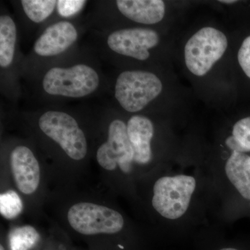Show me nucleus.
<instances>
[{
  "mask_svg": "<svg viewBox=\"0 0 250 250\" xmlns=\"http://www.w3.org/2000/svg\"><path fill=\"white\" fill-rule=\"evenodd\" d=\"M196 185V180L192 176L161 177L153 188V207L164 218H180L188 209Z\"/></svg>",
  "mask_w": 250,
  "mask_h": 250,
  "instance_id": "nucleus-1",
  "label": "nucleus"
},
{
  "mask_svg": "<svg viewBox=\"0 0 250 250\" xmlns=\"http://www.w3.org/2000/svg\"><path fill=\"white\" fill-rule=\"evenodd\" d=\"M162 82L152 72L127 70L120 74L115 85V98L125 111L136 113L157 98Z\"/></svg>",
  "mask_w": 250,
  "mask_h": 250,
  "instance_id": "nucleus-2",
  "label": "nucleus"
},
{
  "mask_svg": "<svg viewBox=\"0 0 250 250\" xmlns=\"http://www.w3.org/2000/svg\"><path fill=\"white\" fill-rule=\"evenodd\" d=\"M100 84L97 72L88 65L78 64L70 67H53L42 80V88L51 95L79 98L89 95Z\"/></svg>",
  "mask_w": 250,
  "mask_h": 250,
  "instance_id": "nucleus-3",
  "label": "nucleus"
},
{
  "mask_svg": "<svg viewBox=\"0 0 250 250\" xmlns=\"http://www.w3.org/2000/svg\"><path fill=\"white\" fill-rule=\"evenodd\" d=\"M228 46V39L221 31L210 27L200 29L188 41L184 49L189 71L204 76L223 57Z\"/></svg>",
  "mask_w": 250,
  "mask_h": 250,
  "instance_id": "nucleus-4",
  "label": "nucleus"
},
{
  "mask_svg": "<svg viewBox=\"0 0 250 250\" xmlns=\"http://www.w3.org/2000/svg\"><path fill=\"white\" fill-rule=\"evenodd\" d=\"M41 131L58 143L69 157L80 161L86 156L88 151L84 133L76 120L62 111L45 112L39 118Z\"/></svg>",
  "mask_w": 250,
  "mask_h": 250,
  "instance_id": "nucleus-5",
  "label": "nucleus"
},
{
  "mask_svg": "<svg viewBox=\"0 0 250 250\" xmlns=\"http://www.w3.org/2000/svg\"><path fill=\"white\" fill-rule=\"evenodd\" d=\"M67 220L71 228L81 234H115L124 228L121 213L104 206L81 202L70 207Z\"/></svg>",
  "mask_w": 250,
  "mask_h": 250,
  "instance_id": "nucleus-6",
  "label": "nucleus"
},
{
  "mask_svg": "<svg viewBox=\"0 0 250 250\" xmlns=\"http://www.w3.org/2000/svg\"><path fill=\"white\" fill-rule=\"evenodd\" d=\"M134 157L126 125L121 120L112 121L108 127L107 141L97 152L98 164L106 170H114L118 166L123 172H129Z\"/></svg>",
  "mask_w": 250,
  "mask_h": 250,
  "instance_id": "nucleus-7",
  "label": "nucleus"
},
{
  "mask_svg": "<svg viewBox=\"0 0 250 250\" xmlns=\"http://www.w3.org/2000/svg\"><path fill=\"white\" fill-rule=\"evenodd\" d=\"M159 42L158 33L147 28L121 29L108 36L109 48L116 53L139 61L149 59V50Z\"/></svg>",
  "mask_w": 250,
  "mask_h": 250,
  "instance_id": "nucleus-8",
  "label": "nucleus"
},
{
  "mask_svg": "<svg viewBox=\"0 0 250 250\" xmlns=\"http://www.w3.org/2000/svg\"><path fill=\"white\" fill-rule=\"evenodd\" d=\"M11 167L15 183L20 191L31 195L37 190L41 181V169L29 148L18 146L11 154Z\"/></svg>",
  "mask_w": 250,
  "mask_h": 250,
  "instance_id": "nucleus-9",
  "label": "nucleus"
},
{
  "mask_svg": "<svg viewBox=\"0 0 250 250\" xmlns=\"http://www.w3.org/2000/svg\"><path fill=\"white\" fill-rule=\"evenodd\" d=\"M77 29L67 21H61L46 29L34 44V52L41 57H53L62 53L75 43Z\"/></svg>",
  "mask_w": 250,
  "mask_h": 250,
  "instance_id": "nucleus-10",
  "label": "nucleus"
},
{
  "mask_svg": "<svg viewBox=\"0 0 250 250\" xmlns=\"http://www.w3.org/2000/svg\"><path fill=\"white\" fill-rule=\"evenodd\" d=\"M127 134L134 150V161L147 164L152 161L151 141L154 134L152 122L142 116H134L128 121Z\"/></svg>",
  "mask_w": 250,
  "mask_h": 250,
  "instance_id": "nucleus-11",
  "label": "nucleus"
},
{
  "mask_svg": "<svg viewBox=\"0 0 250 250\" xmlns=\"http://www.w3.org/2000/svg\"><path fill=\"white\" fill-rule=\"evenodd\" d=\"M116 5L123 16L140 24H157L165 16L162 0H118Z\"/></svg>",
  "mask_w": 250,
  "mask_h": 250,
  "instance_id": "nucleus-12",
  "label": "nucleus"
},
{
  "mask_svg": "<svg viewBox=\"0 0 250 250\" xmlns=\"http://www.w3.org/2000/svg\"><path fill=\"white\" fill-rule=\"evenodd\" d=\"M227 177L241 196L250 200V156L232 152L225 164Z\"/></svg>",
  "mask_w": 250,
  "mask_h": 250,
  "instance_id": "nucleus-13",
  "label": "nucleus"
},
{
  "mask_svg": "<svg viewBox=\"0 0 250 250\" xmlns=\"http://www.w3.org/2000/svg\"><path fill=\"white\" fill-rule=\"evenodd\" d=\"M17 29L14 20L8 15L0 16V65L9 67L14 60Z\"/></svg>",
  "mask_w": 250,
  "mask_h": 250,
  "instance_id": "nucleus-14",
  "label": "nucleus"
},
{
  "mask_svg": "<svg viewBox=\"0 0 250 250\" xmlns=\"http://www.w3.org/2000/svg\"><path fill=\"white\" fill-rule=\"evenodd\" d=\"M226 145L232 152H250V116L237 122L233 127L232 136L226 140Z\"/></svg>",
  "mask_w": 250,
  "mask_h": 250,
  "instance_id": "nucleus-15",
  "label": "nucleus"
},
{
  "mask_svg": "<svg viewBox=\"0 0 250 250\" xmlns=\"http://www.w3.org/2000/svg\"><path fill=\"white\" fill-rule=\"evenodd\" d=\"M39 239L40 235L33 227L15 228L9 235L10 250H31L37 244Z\"/></svg>",
  "mask_w": 250,
  "mask_h": 250,
  "instance_id": "nucleus-16",
  "label": "nucleus"
},
{
  "mask_svg": "<svg viewBox=\"0 0 250 250\" xmlns=\"http://www.w3.org/2000/svg\"><path fill=\"white\" fill-rule=\"evenodd\" d=\"M23 10L28 18L34 22L45 21L53 12L57 1L54 0H22Z\"/></svg>",
  "mask_w": 250,
  "mask_h": 250,
  "instance_id": "nucleus-17",
  "label": "nucleus"
},
{
  "mask_svg": "<svg viewBox=\"0 0 250 250\" xmlns=\"http://www.w3.org/2000/svg\"><path fill=\"white\" fill-rule=\"evenodd\" d=\"M23 208L22 200L14 190L0 195V213L5 218L12 220L21 214Z\"/></svg>",
  "mask_w": 250,
  "mask_h": 250,
  "instance_id": "nucleus-18",
  "label": "nucleus"
},
{
  "mask_svg": "<svg viewBox=\"0 0 250 250\" xmlns=\"http://www.w3.org/2000/svg\"><path fill=\"white\" fill-rule=\"evenodd\" d=\"M86 1L82 0H59L57 1V9L62 17L68 18L80 12Z\"/></svg>",
  "mask_w": 250,
  "mask_h": 250,
  "instance_id": "nucleus-19",
  "label": "nucleus"
},
{
  "mask_svg": "<svg viewBox=\"0 0 250 250\" xmlns=\"http://www.w3.org/2000/svg\"><path fill=\"white\" fill-rule=\"evenodd\" d=\"M238 61L242 70L250 78V36L243 41L238 50Z\"/></svg>",
  "mask_w": 250,
  "mask_h": 250,
  "instance_id": "nucleus-20",
  "label": "nucleus"
},
{
  "mask_svg": "<svg viewBox=\"0 0 250 250\" xmlns=\"http://www.w3.org/2000/svg\"><path fill=\"white\" fill-rule=\"evenodd\" d=\"M220 3H223V4H234V3L238 2L237 1H234V0H221V1H219Z\"/></svg>",
  "mask_w": 250,
  "mask_h": 250,
  "instance_id": "nucleus-21",
  "label": "nucleus"
},
{
  "mask_svg": "<svg viewBox=\"0 0 250 250\" xmlns=\"http://www.w3.org/2000/svg\"><path fill=\"white\" fill-rule=\"evenodd\" d=\"M217 250H240L237 249L236 248L233 247H222V248H218Z\"/></svg>",
  "mask_w": 250,
  "mask_h": 250,
  "instance_id": "nucleus-22",
  "label": "nucleus"
},
{
  "mask_svg": "<svg viewBox=\"0 0 250 250\" xmlns=\"http://www.w3.org/2000/svg\"><path fill=\"white\" fill-rule=\"evenodd\" d=\"M0 250H5L4 247H3L2 245L0 246Z\"/></svg>",
  "mask_w": 250,
  "mask_h": 250,
  "instance_id": "nucleus-23",
  "label": "nucleus"
}]
</instances>
